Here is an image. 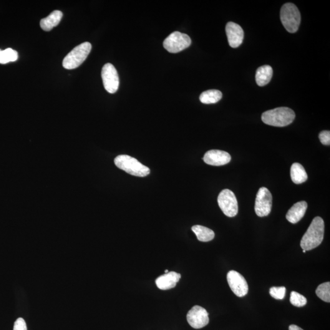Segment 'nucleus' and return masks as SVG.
I'll use <instances>...</instances> for the list:
<instances>
[{"mask_svg":"<svg viewBox=\"0 0 330 330\" xmlns=\"http://www.w3.org/2000/svg\"><path fill=\"white\" fill-rule=\"evenodd\" d=\"M181 278L180 274L175 271L168 272L167 273L158 277L155 280L156 285L161 290H169L175 288Z\"/></svg>","mask_w":330,"mask_h":330,"instance_id":"obj_14","label":"nucleus"},{"mask_svg":"<svg viewBox=\"0 0 330 330\" xmlns=\"http://www.w3.org/2000/svg\"><path fill=\"white\" fill-rule=\"evenodd\" d=\"M227 280L232 291L236 296L243 297L248 294L247 282L240 273L235 270H231L227 274Z\"/></svg>","mask_w":330,"mask_h":330,"instance_id":"obj_10","label":"nucleus"},{"mask_svg":"<svg viewBox=\"0 0 330 330\" xmlns=\"http://www.w3.org/2000/svg\"><path fill=\"white\" fill-rule=\"evenodd\" d=\"M308 204L306 201L297 203L289 209L286 214V219L290 223L296 224L303 218L305 214Z\"/></svg>","mask_w":330,"mask_h":330,"instance_id":"obj_15","label":"nucleus"},{"mask_svg":"<svg viewBox=\"0 0 330 330\" xmlns=\"http://www.w3.org/2000/svg\"><path fill=\"white\" fill-rule=\"evenodd\" d=\"M280 18L284 27L289 32L295 33L298 31L301 16L296 5L291 2L284 4L281 7Z\"/></svg>","mask_w":330,"mask_h":330,"instance_id":"obj_4","label":"nucleus"},{"mask_svg":"<svg viewBox=\"0 0 330 330\" xmlns=\"http://www.w3.org/2000/svg\"><path fill=\"white\" fill-rule=\"evenodd\" d=\"M165 273H168V270H166L165 271Z\"/></svg>","mask_w":330,"mask_h":330,"instance_id":"obj_28","label":"nucleus"},{"mask_svg":"<svg viewBox=\"0 0 330 330\" xmlns=\"http://www.w3.org/2000/svg\"><path fill=\"white\" fill-rule=\"evenodd\" d=\"M319 138L322 144L330 146V132L328 130L322 131L319 133Z\"/></svg>","mask_w":330,"mask_h":330,"instance_id":"obj_24","label":"nucleus"},{"mask_svg":"<svg viewBox=\"0 0 330 330\" xmlns=\"http://www.w3.org/2000/svg\"><path fill=\"white\" fill-rule=\"evenodd\" d=\"M102 78L103 86L107 92L114 94L117 91L120 86V79L114 65L110 63H107L103 65Z\"/></svg>","mask_w":330,"mask_h":330,"instance_id":"obj_9","label":"nucleus"},{"mask_svg":"<svg viewBox=\"0 0 330 330\" xmlns=\"http://www.w3.org/2000/svg\"><path fill=\"white\" fill-rule=\"evenodd\" d=\"M316 293L317 296L322 300L330 303V283H322L317 287Z\"/></svg>","mask_w":330,"mask_h":330,"instance_id":"obj_21","label":"nucleus"},{"mask_svg":"<svg viewBox=\"0 0 330 330\" xmlns=\"http://www.w3.org/2000/svg\"><path fill=\"white\" fill-rule=\"evenodd\" d=\"M9 62L11 61H10L9 56L7 50H0V64H7Z\"/></svg>","mask_w":330,"mask_h":330,"instance_id":"obj_26","label":"nucleus"},{"mask_svg":"<svg viewBox=\"0 0 330 330\" xmlns=\"http://www.w3.org/2000/svg\"><path fill=\"white\" fill-rule=\"evenodd\" d=\"M290 302L292 305L296 307H303L305 306L307 303V299L303 296L297 292H292L291 297H290Z\"/></svg>","mask_w":330,"mask_h":330,"instance_id":"obj_22","label":"nucleus"},{"mask_svg":"<svg viewBox=\"0 0 330 330\" xmlns=\"http://www.w3.org/2000/svg\"><path fill=\"white\" fill-rule=\"evenodd\" d=\"M203 160L207 164L211 166H223L231 162L230 154L225 151L210 150L204 156Z\"/></svg>","mask_w":330,"mask_h":330,"instance_id":"obj_13","label":"nucleus"},{"mask_svg":"<svg viewBox=\"0 0 330 330\" xmlns=\"http://www.w3.org/2000/svg\"><path fill=\"white\" fill-rule=\"evenodd\" d=\"M295 118L296 114L291 108L279 107L264 112L261 119L266 124L283 127L292 124Z\"/></svg>","mask_w":330,"mask_h":330,"instance_id":"obj_2","label":"nucleus"},{"mask_svg":"<svg viewBox=\"0 0 330 330\" xmlns=\"http://www.w3.org/2000/svg\"><path fill=\"white\" fill-rule=\"evenodd\" d=\"M289 330H303V329H301L300 327H299V326H296V325H291V326H290L289 327Z\"/></svg>","mask_w":330,"mask_h":330,"instance_id":"obj_27","label":"nucleus"},{"mask_svg":"<svg viewBox=\"0 0 330 330\" xmlns=\"http://www.w3.org/2000/svg\"><path fill=\"white\" fill-rule=\"evenodd\" d=\"M226 32L229 44L232 48H238L242 44L244 32L240 25L229 22L226 25Z\"/></svg>","mask_w":330,"mask_h":330,"instance_id":"obj_12","label":"nucleus"},{"mask_svg":"<svg viewBox=\"0 0 330 330\" xmlns=\"http://www.w3.org/2000/svg\"><path fill=\"white\" fill-rule=\"evenodd\" d=\"M223 94L220 90H206L200 95V100L205 104H213L220 101Z\"/></svg>","mask_w":330,"mask_h":330,"instance_id":"obj_20","label":"nucleus"},{"mask_svg":"<svg viewBox=\"0 0 330 330\" xmlns=\"http://www.w3.org/2000/svg\"><path fill=\"white\" fill-rule=\"evenodd\" d=\"M91 49L92 45L88 42L78 45L64 58L62 66L69 70L79 67L87 59Z\"/></svg>","mask_w":330,"mask_h":330,"instance_id":"obj_5","label":"nucleus"},{"mask_svg":"<svg viewBox=\"0 0 330 330\" xmlns=\"http://www.w3.org/2000/svg\"><path fill=\"white\" fill-rule=\"evenodd\" d=\"M62 12L60 11H54L49 16L42 19L40 22L41 29L45 31H50L54 27L58 26L61 22Z\"/></svg>","mask_w":330,"mask_h":330,"instance_id":"obj_16","label":"nucleus"},{"mask_svg":"<svg viewBox=\"0 0 330 330\" xmlns=\"http://www.w3.org/2000/svg\"><path fill=\"white\" fill-rule=\"evenodd\" d=\"M303 253H306V251L305 250H303Z\"/></svg>","mask_w":330,"mask_h":330,"instance_id":"obj_29","label":"nucleus"},{"mask_svg":"<svg viewBox=\"0 0 330 330\" xmlns=\"http://www.w3.org/2000/svg\"><path fill=\"white\" fill-rule=\"evenodd\" d=\"M324 229L323 219L320 216L314 218L302 238L300 246L303 250H312L321 245L324 240Z\"/></svg>","mask_w":330,"mask_h":330,"instance_id":"obj_1","label":"nucleus"},{"mask_svg":"<svg viewBox=\"0 0 330 330\" xmlns=\"http://www.w3.org/2000/svg\"><path fill=\"white\" fill-rule=\"evenodd\" d=\"M272 195L269 189L261 187L257 193L255 207L256 215L259 217H264L269 215L272 208Z\"/></svg>","mask_w":330,"mask_h":330,"instance_id":"obj_8","label":"nucleus"},{"mask_svg":"<svg viewBox=\"0 0 330 330\" xmlns=\"http://www.w3.org/2000/svg\"><path fill=\"white\" fill-rule=\"evenodd\" d=\"M291 177L292 182L296 184L306 182L308 175L303 166L299 163H294L291 168Z\"/></svg>","mask_w":330,"mask_h":330,"instance_id":"obj_18","label":"nucleus"},{"mask_svg":"<svg viewBox=\"0 0 330 330\" xmlns=\"http://www.w3.org/2000/svg\"><path fill=\"white\" fill-rule=\"evenodd\" d=\"M115 163L118 168L129 175L137 177H145L150 175V168L143 165L136 158L127 155H120L115 158Z\"/></svg>","mask_w":330,"mask_h":330,"instance_id":"obj_3","label":"nucleus"},{"mask_svg":"<svg viewBox=\"0 0 330 330\" xmlns=\"http://www.w3.org/2000/svg\"><path fill=\"white\" fill-rule=\"evenodd\" d=\"M218 203L223 213L228 217H234L238 213V200L235 194L229 189H225L219 194Z\"/></svg>","mask_w":330,"mask_h":330,"instance_id":"obj_7","label":"nucleus"},{"mask_svg":"<svg viewBox=\"0 0 330 330\" xmlns=\"http://www.w3.org/2000/svg\"><path fill=\"white\" fill-rule=\"evenodd\" d=\"M273 76V69L269 65L259 67L256 73V82L259 87H264L270 82Z\"/></svg>","mask_w":330,"mask_h":330,"instance_id":"obj_17","label":"nucleus"},{"mask_svg":"<svg viewBox=\"0 0 330 330\" xmlns=\"http://www.w3.org/2000/svg\"><path fill=\"white\" fill-rule=\"evenodd\" d=\"M191 44V40L187 34L175 31L166 37L163 47L168 52L176 54L190 47Z\"/></svg>","mask_w":330,"mask_h":330,"instance_id":"obj_6","label":"nucleus"},{"mask_svg":"<svg viewBox=\"0 0 330 330\" xmlns=\"http://www.w3.org/2000/svg\"><path fill=\"white\" fill-rule=\"evenodd\" d=\"M191 230L196 234L198 240L203 241V242H208V241L212 240L215 238V233L211 229L201 225L193 226L191 228Z\"/></svg>","mask_w":330,"mask_h":330,"instance_id":"obj_19","label":"nucleus"},{"mask_svg":"<svg viewBox=\"0 0 330 330\" xmlns=\"http://www.w3.org/2000/svg\"><path fill=\"white\" fill-rule=\"evenodd\" d=\"M14 330H27L26 322L23 318H19L15 322Z\"/></svg>","mask_w":330,"mask_h":330,"instance_id":"obj_25","label":"nucleus"},{"mask_svg":"<svg viewBox=\"0 0 330 330\" xmlns=\"http://www.w3.org/2000/svg\"><path fill=\"white\" fill-rule=\"evenodd\" d=\"M186 319L189 325L193 329H200L209 324V317L206 309L200 306H195L188 311Z\"/></svg>","mask_w":330,"mask_h":330,"instance_id":"obj_11","label":"nucleus"},{"mask_svg":"<svg viewBox=\"0 0 330 330\" xmlns=\"http://www.w3.org/2000/svg\"><path fill=\"white\" fill-rule=\"evenodd\" d=\"M286 289L284 287H273L270 289V294L276 300H283L285 297Z\"/></svg>","mask_w":330,"mask_h":330,"instance_id":"obj_23","label":"nucleus"}]
</instances>
